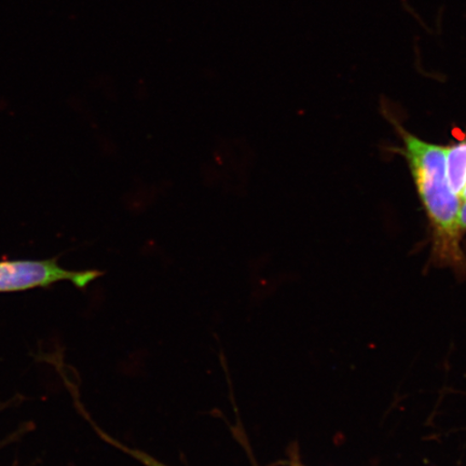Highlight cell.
Returning a JSON list of instances; mask_svg holds the SVG:
<instances>
[{"instance_id":"cell-1","label":"cell","mask_w":466,"mask_h":466,"mask_svg":"<svg viewBox=\"0 0 466 466\" xmlns=\"http://www.w3.org/2000/svg\"><path fill=\"white\" fill-rule=\"evenodd\" d=\"M404 146L405 156L424 211L432 229V258L437 265L466 270L459 225L460 200L447 177L446 150L412 136L394 122Z\"/></svg>"},{"instance_id":"cell-2","label":"cell","mask_w":466,"mask_h":466,"mask_svg":"<svg viewBox=\"0 0 466 466\" xmlns=\"http://www.w3.org/2000/svg\"><path fill=\"white\" fill-rule=\"evenodd\" d=\"M104 275L100 270L69 271L58 265L57 258L46 260L0 261V293H15L33 289L50 288L68 281L79 289Z\"/></svg>"},{"instance_id":"cell-3","label":"cell","mask_w":466,"mask_h":466,"mask_svg":"<svg viewBox=\"0 0 466 466\" xmlns=\"http://www.w3.org/2000/svg\"><path fill=\"white\" fill-rule=\"evenodd\" d=\"M445 150L448 182L454 194L459 196L466 187V139Z\"/></svg>"},{"instance_id":"cell-4","label":"cell","mask_w":466,"mask_h":466,"mask_svg":"<svg viewBox=\"0 0 466 466\" xmlns=\"http://www.w3.org/2000/svg\"><path fill=\"white\" fill-rule=\"evenodd\" d=\"M459 225L462 231H466V200L460 206Z\"/></svg>"},{"instance_id":"cell-5","label":"cell","mask_w":466,"mask_h":466,"mask_svg":"<svg viewBox=\"0 0 466 466\" xmlns=\"http://www.w3.org/2000/svg\"><path fill=\"white\" fill-rule=\"evenodd\" d=\"M460 196H461V198H462V199H463V200H466V187H465V188H464V190L462 191V194H461V195H460Z\"/></svg>"}]
</instances>
